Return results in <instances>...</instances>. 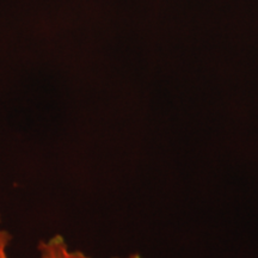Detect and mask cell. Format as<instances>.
I'll return each instance as SVG.
<instances>
[{"label": "cell", "instance_id": "6da1fadb", "mask_svg": "<svg viewBox=\"0 0 258 258\" xmlns=\"http://www.w3.org/2000/svg\"><path fill=\"white\" fill-rule=\"evenodd\" d=\"M37 258H95L80 250L72 249L62 234H53L37 244ZM111 258H143L139 253H131L124 257Z\"/></svg>", "mask_w": 258, "mask_h": 258}, {"label": "cell", "instance_id": "7a4b0ae2", "mask_svg": "<svg viewBox=\"0 0 258 258\" xmlns=\"http://www.w3.org/2000/svg\"><path fill=\"white\" fill-rule=\"evenodd\" d=\"M12 243V234L3 226V219L0 214V258H10L9 249Z\"/></svg>", "mask_w": 258, "mask_h": 258}]
</instances>
